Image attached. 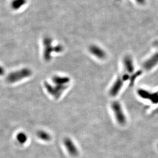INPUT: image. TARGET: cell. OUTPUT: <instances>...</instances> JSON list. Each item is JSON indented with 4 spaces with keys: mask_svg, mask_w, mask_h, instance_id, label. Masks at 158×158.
I'll use <instances>...</instances> for the list:
<instances>
[{
    "mask_svg": "<svg viewBox=\"0 0 158 158\" xmlns=\"http://www.w3.org/2000/svg\"><path fill=\"white\" fill-rule=\"evenodd\" d=\"M32 72L31 69L27 68H23L18 71L12 72L8 74L6 80L9 83H16L22 79L31 76Z\"/></svg>",
    "mask_w": 158,
    "mask_h": 158,
    "instance_id": "1",
    "label": "cell"
},
{
    "mask_svg": "<svg viewBox=\"0 0 158 158\" xmlns=\"http://www.w3.org/2000/svg\"><path fill=\"white\" fill-rule=\"evenodd\" d=\"M111 108L113 110L118 122L121 125L125 124L126 119L120 103L118 101H114L111 104Z\"/></svg>",
    "mask_w": 158,
    "mask_h": 158,
    "instance_id": "2",
    "label": "cell"
},
{
    "mask_svg": "<svg viewBox=\"0 0 158 158\" xmlns=\"http://www.w3.org/2000/svg\"><path fill=\"white\" fill-rule=\"evenodd\" d=\"M44 57L46 60H51V54L53 51H55L56 47H53L51 44L52 41L49 37H46L44 40Z\"/></svg>",
    "mask_w": 158,
    "mask_h": 158,
    "instance_id": "3",
    "label": "cell"
},
{
    "mask_svg": "<svg viewBox=\"0 0 158 158\" xmlns=\"http://www.w3.org/2000/svg\"><path fill=\"white\" fill-rule=\"evenodd\" d=\"M64 143L70 156L76 157L78 155V150L70 138H65L64 140Z\"/></svg>",
    "mask_w": 158,
    "mask_h": 158,
    "instance_id": "4",
    "label": "cell"
},
{
    "mask_svg": "<svg viewBox=\"0 0 158 158\" xmlns=\"http://www.w3.org/2000/svg\"><path fill=\"white\" fill-rule=\"evenodd\" d=\"M123 85V81L120 79H118L117 81H116L115 83L113 85V87L111 88L110 93L111 96H115L118 94L120 90Z\"/></svg>",
    "mask_w": 158,
    "mask_h": 158,
    "instance_id": "5",
    "label": "cell"
},
{
    "mask_svg": "<svg viewBox=\"0 0 158 158\" xmlns=\"http://www.w3.org/2000/svg\"><path fill=\"white\" fill-rule=\"evenodd\" d=\"M27 3V0H12L11 3V7L12 9L18 10Z\"/></svg>",
    "mask_w": 158,
    "mask_h": 158,
    "instance_id": "6",
    "label": "cell"
},
{
    "mask_svg": "<svg viewBox=\"0 0 158 158\" xmlns=\"http://www.w3.org/2000/svg\"><path fill=\"white\" fill-rule=\"evenodd\" d=\"M158 62V53L155 54L154 56H152V58L147 60L145 64L144 67L147 69H150L155 66Z\"/></svg>",
    "mask_w": 158,
    "mask_h": 158,
    "instance_id": "7",
    "label": "cell"
},
{
    "mask_svg": "<svg viewBox=\"0 0 158 158\" xmlns=\"http://www.w3.org/2000/svg\"><path fill=\"white\" fill-rule=\"evenodd\" d=\"M38 137L42 140L49 141L51 140V136L49 134L44 131H39L37 133Z\"/></svg>",
    "mask_w": 158,
    "mask_h": 158,
    "instance_id": "8",
    "label": "cell"
},
{
    "mask_svg": "<svg viewBox=\"0 0 158 158\" xmlns=\"http://www.w3.org/2000/svg\"><path fill=\"white\" fill-rule=\"evenodd\" d=\"M90 50L91 52L92 53L95 55L98 56L99 58H104L105 56V53H104L103 51L97 47H91Z\"/></svg>",
    "mask_w": 158,
    "mask_h": 158,
    "instance_id": "9",
    "label": "cell"
},
{
    "mask_svg": "<svg viewBox=\"0 0 158 158\" xmlns=\"http://www.w3.org/2000/svg\"><path fill=\"white\" fill-rule=\"evenodd\" d=\"M16 139L18 141V142L21 144H23L27 141L28 137L25 133H24L23 132H20L17 135Z\"/></svg>",
    "mask_w": 158,
    "mask_h": 158,
    "instance_id": "10",
    "label": "cell"
},
{
    "mask_svg": "<svg viewBox=\"0 0 158 158\" xmlns=\"http://www.w3.org/2000/svg\"><path fill=\"white\" fill-rule=\"evenodd\" d=\"M53 82L57 85H64L65 83H68L69 79L66 77H59L55 76L53 78Z\"/></svg>",
    "mask_w": 158,
    "mask_h": 158,
    "instance_id": "11",
    "label": "cell"
},
{
    "mask_svg": "<svg viewBox=\"0 0 158 158\" xmlns=\"http://www.w3.org/2000/svg\"><path fill=\"white\" fill-rule=\"evenodd\" d=\"M125 62L126 64V67H127V70H128L129 71H133V66L131 65V60L129 59H126L125 60Z\"/></svg>",
    "mask_w": 158,
    "mask_h": 158,
    "instance_id": "12",
    "label": "cell"
},
{
    "mask_svg": "<svg viewBox=\"0 0 158 158\" xmlns=\"http://www.w3.org/2000/svg\"><path fill=\"white\" fill-rule=\"evenodd\" d=\"M5 73V69L2 66H0V76L3 75Z\"/></svg>",
    "mask_w": 158,
    "mask_h": 158,
    "instance_id": "13",
    "label": "cell"
},
{
    "mask_svg": "<svg viewBox=\"0 0 158 158\" xmlns=\"http://www.w3.org/2000/svg\"><path fill=\"white\" fill-rule=\"evenodd\" d=\"M136 1L140 4H143L145 2V0H136Z\"/></svg>",
    "mask_w": 158,
    "mask_h": 158,
    "instance_id": "14",
    "label": "cell"
},
{
    "mask_svg": "<svg viewBox=\"0 0 158 158\" xmlns=\"http://www.w3.org/2000/svg\"><path fill=\"white\" fill-rule=\"evenodd\" d=\"M157 44H158V43H157Z\"/></svg>",
    "mask_w": 158,
    "mask_h": 158,
    "instance_id": "15",
    "label": "cell"
}]
</instances>
